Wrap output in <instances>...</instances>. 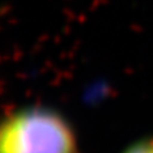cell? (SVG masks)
I'll return each mask as SVG.
<instances>
[{"label":"cell","instance_id":"6da1fadb","mask_svg":"<svg viewBox=\"0 0 153 153\" xmlns=\"http://www.w3.org/2000/svg\"><path fill=\"white\" fill-rule=\"evenodd\" d=\"M0 153H79V148L64 116L50 108L28 107L3 123Z\"/></svg>","mask_w":153,"mask_h":153},{"label":"cell","instance_id":"7a4b0ae2","mask_svg":"<svg viewBox=\"0 0 153 153\" xmlns=\"http://www.w3.org/2000/svg\"><path fill=\"white\" fill-rule=\"evenodd\" d=\"M124 153H153V139L135 143L129 147Z\"/></svg>","mask_w":153,"mask_h":153}]
</instances>
